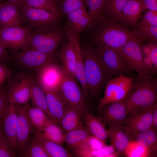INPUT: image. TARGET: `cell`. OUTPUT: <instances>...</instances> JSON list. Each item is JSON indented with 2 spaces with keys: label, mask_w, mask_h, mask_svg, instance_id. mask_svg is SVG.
<instances>
[{
  "label": "cell",
  "mask_w": 157,
  "mask_h": 157,
  "mask_svg": "<svg viewBox=\"0 0 157 157\" xmlns=\"http://www.w3.org/2000/svg\"><path fill=\"white\" fill-rule=\"evenodd\" d=\"M88 30L92 45L116 51L131 40L141 39L132 35L119 22L103 14L95 19Z\"/></svg>",
  "instance_id": "cell-1"
},
{
  "label": "cell",
  "mask_w": 157,
  "mask_h": 157,
  "mask_svg": "<svg viewBox=\"0 0 157 157\" xmlns=\"http://www.w3.org/2000/svg\"><path fill=\"white\" fill-rule=\"evenodd\" d=\"M157 100V79L149 74L138 75L130 92L124 99L126 115L135 110L152 107Z\"/></svg>",
  "instance_id": "cell-2"
},
{
  "label": "cell",
  "mask_w": 157,
  "mask_h": 157,
  "mask_svg": "<svg viewBox=\"0 0 157 157\" xmlns=\"http://www.w3.org/2000/svg\"><path fill=\"white\" fill-rule=\"evenodd\" d=\"M81 47L84 56L85 75L88 94L94 97L110 77L97 47L89 45Z\"/></svg>",
  "instance_id": "cell-3"
},
{
  "label": "cell",
  "mask_w": 157,
  "mask_h": 157,
  "mask_svg": "<svg viewBox=\"0 0 157 157\" xmlns=\"http://www.w3.org/2000/svg\"><path fill=\"white\" fill-rule=\"evenodd\" d=\"M65 102L77 110L83 118L88 111L85 98L77 80L64 72L63 78L56 91Z\"/></svg>",
  "instance_id": "cell-4"
},
{
  "label": "cell",
  "mask_w": 157,
  "mask_h": 157,
  "mask_svg": "<svg viewBox=\"0 0 157 157\" xmlns=\"http://www.w3.org/2000/svg\"><path fill=\"white\" fill-rule=\"evenodd\" d=\"M32 28L14 26L0 27V41L6 49L22 51L29 49Z\"/></svg>",
  "instance_id": "cell-5"
},
{
  "label": "cell",
  "mask_w": 157,
  "mask_h": 157,
  "mask_svg": "<svg viewBox=\"0 0 157 157\" xmlns=\"http://www.w3.org/2000/svg\"><path fill=\"white\" fill-rule=\"evenodd\" d=\"M20 8L24 22L34 31H46L59 26L62 17L40 9L24 6Z\"/></svg>",
  "instance_id": "cell-6"
},
{
  "label": "cell",
  "mask_w": 157,
  "mask_h": 157,
  "mask_svg": "<svg viewBox=\"0 0 157 157\" xmlns=\"http://www.w3.org/2000/svg\"><path fill=\"white\" fill-rule=\"evenodd\" d=\"M33 76L21 73L13 74L10 71L8 79L7 90L10 103L23 105L30 99L31 90Z\"/></svg>",
  "instance_id": "cell-7"
},
{
  "label": "cell",
  "mask_w": 157,
  "mask_h": 157,
  "mask_svg": "<svg viewBox=\"0 0 157 157\" xmlns=\"http://www.w3.org/2000/svg\"><path fill=\"white\" fill-rule=\"evenodd\" d=\"M134 79L122 73L106 82L104 94L100 100L98 110L99 112L105 105L124 99L129 94L133 86Z\"/></svg>",
  "instance_id": "cell-8"
},
{
  "label": "cell",
  "mask_w": 157,
  "mask_h": 157,
  "mask_svg": "<svg viewBox=\"0 0 157 157\" xmlns=\"http://www.w3.org/2000/svg\"><path fill=\"white\" fill-rule=\"evenodd\" d=\"M144 41L142 39L131 40L117 51L131 70L135 71L140 76L149 74L144 66L143 56L141 49V43Z\"/></svg>",
  "instance_id": "cell-9"
},
{
  "label": "cell",
  "mask_w": 157,
  "mask_h": 157,
  "mask_svg": "<svg viewBox=\"0 0 157 157\" xmlns=\"http://www.w3.org/2000/svg\"><path fill=\"white\" fill-rule=\"evenodd\" d=\"M151 107L135 110L127 115L123 125L132 140L138 134L153 127Z\"/></svg>",
  "instance_id": "cell-10"
},
{
  "label": "cell",
  "mask_w": 157,
  "mask_h": 157,
  "mask_svg": "<svg viewBox=\"0 0 157 157\" xmlns=\"http://www.w3.org/2000/svg\"><path fill=\"white\" fill-rule=\"evenodd\" d=\"M26 104L15 105L17 114V151L18 156L27 147L31 140V134L34 130L26 114Z\"/></svg>",
  "instance_id": "cell-11"
},
{
  "label": "cell",
  "mask_w": 157,
  "mask_h": 157,
  "mask_svg": "<svg viewBox=\"0 0 157 157\" xmlns=\"http://www.w3.org/2000/svg\"><path fill=\"white\" fill-rule=\"evenodd\" d=\"M97 48L109 77L118 76L122 73L131 72L132 71L118 52L107 48Z\"/></svg>",
  "instance_id": "cell-12"
},
{
  "label": "cell",
  "mask_w": 157,
  "mask_h": 157,
  "mask_svg": "<svg viewBox=\"0 0 157 157\" xmlns=\"http://www.w3.org/2000/svg\"><path fill=\"white\" fill-rule=\"evenodd\" d=\"M64 74L61 67L52 62L38 69L36 78L43 90L57 91Z\"/></svg>",
  "instance_id": "cell-13"
},
{
  "label": "cell",
  "mask_w": 157,
  "mask_h": 157,
  "mask_svg": "<svg viewBox=\"0 0 157 157\" xmlns=\"http://www.w3.org/2000/svg\"><path fill=\"white\" fill-rule=\"evenodd\" d=\"M99 113L100 114L99 117L106 126L123 125L127 116L124 99L105 105Z\"/></svg>",
  "instance_id": "cell-14"
},
{
  "label": "cell",
  "mask_w": 157,
  "mask_h": 157,
  "mask_svg": "<svg viewBox=\"0 0 157 157\" xmlns=\"http://www.w3.org/2000/svg\"><path fill=\"white\" fill-rule=\"evenodd\" d=\"M67 39L72 44L76 56L74 75L79 83L85 97L88 98V93L85 72L84 58L83 51L79 42V35L73 33L68 29L65 31Z\"/></svg>",
  "instance_id": "cell-15"
},
{
  "label": "cell",
  "mask_w": 157,
  "mask_h": 157,
  "mask_svg": "<svg viewBox=\"0 0 157 157\" xmlns=\"http://www.w3.org/2000/svg\"><path fill=\"white\" fill-rule=\"evenodd\" d=\"M17 114L16 105L10 103L1 123L0 130L12 150L17 151Z\"/></svg>",
  "instance_id": "cell-16"
},
{
  "label": "cell",
  "mask_w": 157,
  "mask_h": 157,
  "mask_svg": "<svg viewBox=\"0 0 157 157\" xmlns=\"http://www.w3.org/2000/svg\"><path fill=\"white\" fill-rule=\"evenodd\" d=\"M67 25L65 27L71 32L76 34L88 30L95 18L83 7L74 10L66 15Z\"/></svg>",
  "instance_id": "cell-17"
},
{
  "label": "cell",
  "mask_w": 157,
  "mask_h": 157,
  "mask_svg": "<svg viewBox=\"0 0 157 157\" xmlns=\"http://www.w3.org/2000/svg\"><path fill=\"white\" fill-rule=\"evenodd\" d=\"M17 52V60L21 65L27 67L38 69L52 62L53 56L44 53L36 49H29Z\"/></svg>",
  "instance_id": "cell-18"
},
{
  "label": "cell",
  "mask_w": 157,
  "mask_h": 157,
  "mask_svg": "<svg viewBox=\"0 0 157 157\" xmlns=\"http://www.w3.org/2000/svg\"><path fill=\"white\" fill-rule=\"evenodd\" d=\"M24 22L19 7L6 1L0 6V27L22 26Z\"/></svg>",
  "instance_id": "cell-19"
},
{
  "label": "cell",
  "mask_w": 157,
  "mask_h": 157,
  "mask_svg": "<svg viewBox=\"0 0 157 157\" xmlns=\"http://www.w3.org/2000/svg\"><path fill=\"white\" fill-rule=\"evenodd\" d=\"M144 11L140 0H128L124 7L119 22L125 26L134 28Z\"/></svg>",
  "instance_id": "cell-20"
},
{
  "label": "cell",
  "mask_w": 157,
  "mask_h": 157,
  "mask_svg": "<svg viewBox=\"0 0 157 157\" xmlns=\"http://www.w3.org/2000/svg\"><path fill=\"white\" fill-rule=\"evenodd\" d=\"M108 138L119 156L124 154L131 138L126 128L123 125L108 127L107 129Z\"/></svg>",
  "instance_id": "cell-21"
},
{
  "label": "cell",
  "mask_w": 157,
  "mask_h": 157,
  "mask_svg": "<svg viewBox=\"0 0 157 157\" xmlns=\"http://www.w3.org/2000/svg\"><path fill=\"white\" fill-rule=\"evenodd\" d=\"M67 38L65 28L59 26L51 29L42 44L36 50L53 56L58 46Z\"/></svg>",
  "instance_id": "cell-22"
},
{
  "label": "cell",
  "mask_w": 157,
  "mask_h": 157,
  "mask_svg": "<svg viewBox=\"0 0 157 157\" xmlns=\"http://www.w3.org/2000/svg\"><path fill=\"white\" fill-rule=\"evenodd\" d=\"M43 90L49 112L54 122L59 125L64 113L66 103L56 91Z\"/></svg>",
  "instance_id": "cell-23"
},
{
  "label": "cell",
  "mask_w": 157,
  "mask_h": 157,
  "mask_svg": "<svg viewBox=\"0 0 157 157\" xmlns=\"http://www.w3.org/2000/svg\"><path fill=\"white\" fill-rule=\"evenodd\" d=\"M83 119L90 135L105 142L108 138L107 129L101 119L88 111L84 113Z\"/></svg>",
  "instance_id": "cell-24"
},
{
  "label": "cell",
  "mask_w": 157,
  "mask_h": 157,
  "mask_svg": "<svg viewBox=\"0 0 157 157\" xmlns=\"http://www.w3.org/2000/svg\"><path fill=\"white\" fill-rule=\"evenodd\" d=\"M67 40V41L63 45L60 53L61 67L65 73L76 78L74 75L75 53L72 43Z\"/></svg>",
  "instance_id": "cell-25"
},
{
  "label": "cell",
  "mask_w": 157,
  "mask_h": 157,
  "mask_svg": "<svg viewBox=\"0 0 157 157\" xmlns=\"http://www.w3.org/2000/svg\"><path fill=\"white\" fill-rule=\"evenodd\" d=\"M83 118L76 109L66 103L65 111L60 125L66 132L83 127Z\"/></svg>",
  "instance_id": "cell-26"
},
{
  "label": "cell",
  "mask_w": 157,
  "mask_h": 157,
  "mask_svg": "<svg viewBox=\"0 0 157 157\" xmlns=\"http://www.w3.org/2000/svg\"><path fill=\"white\" fill-rule=\"evenodd\" d=\"M30 99L33 106L42 110L54 122L48 108L44 91L38 83L36 77L34 76L31 84Z\"/></svg>",
  "instance_id": "cell-27"
},
{
  "label": "cell",
  "mask_w": 157,
  "mask_h": 157,
  "mask_svg": "<svg viewBox=\"0 0 157 157\" xmlns=\"http://www.w3.org/2000/svg\"><path fill=\"white\" fill-rule=\"evenodd\" d=\"M26 112L28 118L34 130L42 132L48 120L50 118L42 110L26 104Z\"/></svg>",
  "instance_id": "cell-28"
},
{
  "label": "cell",
  "mask_w": 157,
  "mask_h": 157,
  "mask_svg": "<svg viewBox=\"0 0 157 157\" xmlns=\"http://www.w3.org/2000/svg\"><path fill=\"white\" fill-rule=\"evenodd\" d=\"M35 136L42 146L49 157H69L73 156L62 145L48 140L34 130Z\"/></svg>",
  "instance_id": "cell-29"
},
{
  "label": "cell",
  "mask_w": 157,
  "mask_h": 157,
  "mask_svg": "<svg viewBox=\"0 0 157 157\" xmlns=\"http://www.w3.org/2000/svg\"><path fill=\"white\" fill-rule=\"evenodd\" d=\"M37 131L49 140L61 145L64 143L65 133H64L61 127L50 118L47 121L42 132Z\"/></svg>",
  "instance_id": "cell-30"
},
{
  "label": "cell",
  "mask_w": 157,
  "mask_h": 157,
  "mask_svg": "<svg viewBox=\"0 0 157 157\" xmlns=\"http://www.w3.org/2000/svg\"><path fill=\"white\" fill-rule=\"evenodd\" d=\"M90 134L83 126L66 132L64 143L70 149L73 151L81 145Z\"/></svg>",
  "instance_id": "cell-31"
},
{
  "label": "cell",
  "mask_w": 157,
  "mask_h": 157,
  "mask_svg": "<svg viewBox=\"0 0 157 157\" xmlns=\"http://www.w3.org/2000/svg\"><path fill=\"white\" fill-rule=\"evenodd\" d=\"M133 140L148 148L151 153L157 151V129L155 128L152 127L138 134Z\"/></svg>",
  "instance_id": "cell-32"
},
{
  "label": "cell",
  "mask_w": 157,
  "mask_h": 157,
  "mask_svg": "<svg viewBox=\"0 0 157 157\" xmlns=\"http://www.w3.org/2000/svg\"><path fill=\"white\" fill-rule=\"evenodd\" d=\"M128 0H106L102 13L109 19L119 22L124 7Z\"/></svg>",
  "instance_id": "cell-33"
},
{
  "label": "cell",
  "mask_w": 157,
  "mask_h": 157,
  "mask_svg": "<svg viewBox=\"0 0 157 157\" xmlns=\"http://www.w3.org/2000/svg\"><path fill=\"white\" fill-rule=\"evenodd\" d=\"M22 6L44 10L62 16L56 0H23Z\"/></svg>",
  "instance_id": "cell-34"
},
{
  "label": "cell",
  "mask_w": 157,
  "mask_h": 157,
  "mask_svg": "<svg viewBox=\"0 0 157 157\" xmlns=\"http://www.w3.org/2000/svg\"><path fill=\"white\" fill-rule=\"evenodd\" d=\"M131 33L144 41L157 42V26H150L138 24Z\"/></svg>",
  "instance_id": "cell-35"
},
{
  "label": "cell",
  "mask_w": 157,
  "mask_h": 157,
  "mask_svg": "<svg viewBox=\"0 0 157 157\" xmlns=\"http://www.w3.org/2000/svg\"><path fill=\"white\" fill-rule=\"evenodd\" d=\"M119 156L112 144L106 145L102 148L98 150L80 151L77 154V156L82 157H116Z\"/></svg>",
  "instance_id": "cell-36"
},
{
  "label": "cell",
  "mask_w": 157,
  "mask_h": 157,
  "mask_svg": "<svg viewBox=\"0 0 157 157\" xmlns=\"http://www.w3.org/2000/svg\"><path fill=\"white\" fill-rule=\"evenodd\" d=\"M19 156L22 157H49L35 136L31 138L27 147Z\"/></svg>",
  "instance_id": "cell-37"
},
{
  "label": "cell",
  "mask_w": 157,
  "mask_h": 157,
  "mask_svg": "<svg viewBox=\"0 0 157 157\" xmlns=\"http://www.w3.org/2000/svg\"><path fill=\"white\" fill-rule=\"evenodd\" d=\"M151 154L148 148L134 140H131L125 150L124 154L128 157H147L150 156Z\"/></svg>",
  "instance_id": "cell-38"
},
{
  "label": "cell",
  "mask_w": 157,
  "mask_h": 157,
  "mask_svg": "<svg viewBox=\"0 0 157 157\" xmlns=\"http://www.w3.org/2000/svg\"><path fill=\"white\" fill-rule=\"evenodd\" d=\"M58 8L61 15H66L69 12L83 7H87V0H59Z\"/></svg>",
  "instance_id": "cell-39"
},
{
  "label": "cell",
  "mask_w": 157,
  "mask_h": 157,
  "mask_svg": "<svg viewBox=\"0 0 157 157\" xmlns=\"http://www.w3.org/2000/svg\"><path fill=\"white\" fill-rule=\"evenodd\" d=\"M105 142L90 135L85 141L73 151L75 154L81 151L99 149L106 145Z\"/></svg>",
  "instance_id": "cell-40"
},
{
  "label": "cell",
  "mask_w": 157,
  "mask_h": 157,
  "mask_svg": "<svg viewBox=\"0 0 157 157\" xmlns=\"http://www.w3.org/2000/svg\"><path fill=\"white\" fill-rule=\"evenodd\" d=\"M88 12L95 18L103 14L102 10L106 0H87Z\"/></svg>",
  "instance_id": "cell-41"
},
{
  "label": "cell",
  "mask_w": 157,
  "mask_h": 157,
  "mask_svg": "<svg viewBox=\"0 0 157 157\" xmlns=\"http://www.w3.org/2000/svg\"><path fill=\"white\" fill-rule=\"evenodd\" d=\"M10 104L7 90L2 88L0 89V130L3 119Z\"/></svg>",
  "instance_id": "cell-42"
},
{
  "label": "cell",
  "mask_w": 157,
  "mask_h": 157,
  "mask_svg": "<svg viewBox=\"0 0 157 157\" xmlns=\"http://www.w3.org/2000/svg\"><path fill=\"white\" fill-rule=\"evenodd\" d=\"M138 24L150 26H157V11L148 10L142 15Z\"/></svg>",
  "instance_id": "cell-43"
},
{
  "label": "cell",
  "mask_w": 157,
  "mask_h": 157,
  "mask_svg": "<svg viewBox=\"0 0 157 157\" xmlns=\"http://www.w3.org/2000/svg\"><path fill=\"white\" fill-rule=\"evenodd\" d=\"M18 155L14 152L1 131L0 133V157H14Z\"/></svg>",
  "instance_id": "cell-44"
},
{
  "label": "cell",
  "mask_w": 157,
  "mask_h": 157,
  "mask_svg": "<svg viewBox=\"0 0 157 157\" xmlns=\"http://www.w3.org/2000/svg\"><path fill=\"white\" fill-rule=\"evenodd\" d=\"M148 42L151 47V51L149 56L154 65L156 72L157 71V42L148 41Z\"/></svg>",
  "instance_id": "cell-45"
},
{
  "label": "cell",
  "mask_w": 157,
  "mask_h": 157,
  "mask_svg": "<svg viewBox=\"0 0 157 157\" xmlns=\"http://www.w3.org/2000/svg\"><path fill=\"white\" fill-rule=\"evenodd\" d=\"M10 70L3 63H0V89L8 80Z\"/></svg>",
  "instance_id": "cell-46"
},
{
  "label": "cell",
  "mask_w": 157,
  "mask_h": 157,
  "mask_svg": "<svg viewBox=\"0 0 157 157\" xmlns=\"http://www.w3.org/2000/svg\"><path fill=\"white\" fill-rule=\"evenodd\" d=\"M144 11H157V0H140Z\"/></svg>",
  "instance_id": "cell-47"
},
{
  "label": "cell",
  "mask_w": 157,
  "mask_h": 157,
  "mask_svg": "<svg viewBox=\"0 0 157 157\" xmlns=\"http://www.w3.org/2000/svg\"><path fill=\"white\" fill-rule=\"evenodd\" d=\"M143 62L145 68L149 74H156V72L154 70L153 64L149 56H143Z\"/></svg>",
  "instance_id": "cell-48"
},
{
  "label": "cell",
  "mask_w": 157,
  "mask_h": 157,
  "mask_svg": "<svg viewBox=\"0 0 157 157\" xmlns=\"http://www.w3.org/2000/svg\"><path fill=\"white\" fill-rule=\"evenodd\" d=\"M0 41V62L8 60L9 59L8 53Z\"/></svg>",
  "instance_id": "cell-49"
},
{
  "label": "cell",
  "mask_w": 157,
  "mask_h": 157,
  "mask_svg": "<svg viewBox=\"0 0 157 157\" xmlns=\"http://www.w3.org/2000/svg\"><path fill=\"white\" fill-rule=\"evenodd\" d=\"M153 121L152 127L157 129V103L152 106L151 109Z\"/></svg>",
  "instance_id": "cell-50"
},
{
  "label": "cell",
  "mask_w": 157,
  "mask_h": 157,
  "mask_svg": "<svg viewBox=\"0 0 157 157\" xmlns=\"http://www.w3.org/2000/svg\"><path fill=\"white\" fill-rule=\"evenodd\" d=\"M143 42H142L140 44L141 49L142 55L143 56H149L151 49L150 46L148 42L144 43Z\"/></svg>",
  "instance_id": "cell-51"
},
{
  "label": "cell",
  "mask_w": 157,
  "mask_h": 157,
  "mask_svg": "<svg viewBox=\"0 0 157 157\" xmlns=\"http://www.w3.org/2000/svg\"><path fill=\"white\" fill-rule=\"evenodd\" d=\"M7 2L15 4L19 8L22 6L23 0H6Z\"/></svg>",
  "instance_id": "cell-52"
},
{
  "label": "cell",
  "mask_w": 157,
  "mask_h": 157,
  "mask_svg": "<svg viewBox=\"0 0 157 157\" xmlns=\"http://www.w3.org/2000/svg\"><path fill=\"white\" fill-rule=\"evenodd\" d=\"M2 3L1 2V0H0V6H1V4Z\"/></svg>",
  "instance_id": "cell-53"
},
{
  "label": "cell",
  "mask_w": 157,
  "mask_h": 157,
  "mask_svg": "<svg viewBox=\"0 0 157 157\" xmlns=\"http://www.w3.org/2000/svg\"><path fill=\"white\" fill-rule=\"evenodd\" d=\"M56 0V1H57V2L58 3L59 0Z\"/></svg>",
  "instance_id": "cell-54"
},
{
  "label": "cell",
  "mask_w": 157,
  "mask_h": 157,
  "mask_svg": "<svg viewBox=\"0 0 157 157\" xmlns=\"http://www.w3.org/2000/svg\"><path fill=\"white\" fill-rule=\"evenodd\" d=\"M0 132H1V130H0Z\"/></svg>",
  "instance_id": "cell-55"
}]
</instances>
